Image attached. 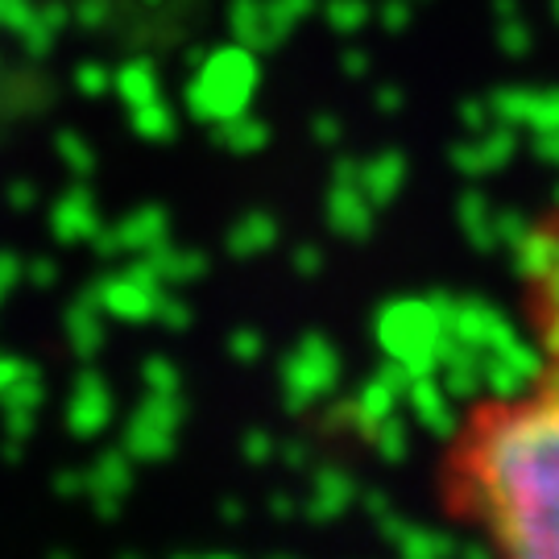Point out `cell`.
Returning a JSON list of instances; mask_svg holds the SVG:
<instances>
[{"label":"cell","mask_w":559,"mask_h":559,"mask_svg":"<svg viewBox=\"0 0 559 559\" xmlns=\"http://www.w3.org/2000/svg\"><path fill=\"white\" fill-rule=\"evenodd\" d=\"M535 373L464 411L440 452L443 514L501 556L559 559V332Z\"/></svg>","instance_id":"1"},{"label":"cell","mask_w":559,"mask_h":559,"mask_svg":"<svg viewBox=\"0 0 559 559\" xmlns=\"http://www.w3.org/2000/svg\"><path fill=\"white\" fill-rule=\"evenodd\" d=\"M522 307L535 340L559 332V200L531 228L522 253Z\"/></svg>","instance_id":"2"}]
</instances>
